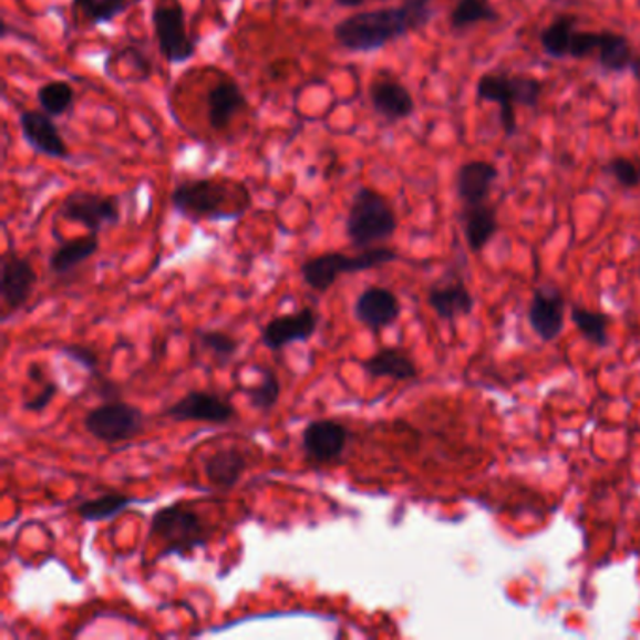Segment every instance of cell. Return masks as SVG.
<instances>
[{
	"mask_svg": "<svg viewBox=\"0 0 640 640\" xmlns=\"http://www.w3.org/2000/svg\"><path fill=\"white\" fill-rule=\"evenodd\" d=\"M339 7L344 8H358L363 4L364 0H334Z\"/></svg>",
	"mask_w": 640,
	"mask_h": 640,
	"instance_id": "cell-39",
	"label": "cell"
},
{
	"mask_svg": "<svg viewBox=\"0 0 640 640\" xmlns=\"http://www.w3.org/2000/svg\"><path fill=\"white\" fill-rule=\"evenodd\" d=\"M132 504H134V498L128 494L107 493L102 494L99 498L81 502L75 507V513L89 523H102V520H110V518H115L121 513L126 512Z\"/></svg>",
	"mask_w": 640,
	"mask_h": 640,
	"instance_id": "cell-27",
	"label": "cell"
},
{
	"mask_svg": "<svg viewBox=\"0 0 640 640\" xmlns=\"http://www.w3.org/2000/svg\"><path fill=\"white\" fill-rule=\"evenodd\" d=\"M128 0H74V10L91 25H105L128 8Z\"/></svg>",
	"mask_w": 640,
	"mask_h": 640,
	"instance_id": "cell-32",
	"label": "cell"
},
{
	"mask_svg": "<svg viewBox=\"0 0 640 640\" xmlns=\"http://www.w3.org/2000/svg\"><path fill=\"white\" fill-rule=\"evenodd\" d=\"M543 83L531 75H512L507 72H488L477 81V96L479 100L491 102L499 107V123L507 137H513L518 132L517 110L515 105L523 107H537L541 100Z\"/></svg>",
	"mask_w": 640,
	"mask_h": 640,
	"instance_id": "cell-4",
	"label": "cell"
},
{
	"mask_svg": "<svg viewBox=\"0 0 640 640\" xmlns=\"http://www.w3.org/2000/svg\"><path fill=\"white\" fill-rule=\"evenodd\" d=\"M350 442V431L334 419H316L302 431L304 458L316 464H331L342 458Z\"/></svg>",
	"mask_w": 640,
	"mask_h": 640,
	"instance_id": "cell-11",
	"label": "cell"
},
{
	"mask_svg": "<svg viewBox=\"0 0 640 640\" xmlns=\"http://www.w3.org/2000/svg\"><path fill=\"white\" fill-rule=\"evenodd\" d=\"M599 32H601L598 48L599 64L612 74H620L623 70L631 69V62L637 53L631 48L628 38L612 31Z\"/></svg>",
	"mask_w": 640,
	"mask_h": 640,
	"instance_id": "cell-26",
	"label": "cell"
},
{
	"mask_svg": "<svg viewBox=\"0 0 640 640\" xmlns=\"http://www.w3.org/2000/svg\"><path fill=\"white\" fill-rule=\"evenodd\" d=\"M370 104L380 117L385 118L389 123L404 121L412 117L415 112V100L407 86L402 85L401 81L394 80L391 75H376L369 86Z\"/></svg>",
	"mask_w": 640,
	"mask_h": 640,
	"instance_id": "cell-15",
	"label": "cell"
},
{
	"mask_svg": "<svg viewBox=\"0 0 640 640\" xmlns=\"http://www.w3.org/2000/svg\"><path fill=\"white\" fill-rule=\"evenodd\" d=\"M83 425L94 440L113 445L140 436L145 431L147 417L140 407L128 402L113 401L86 413Z\"/></svg>",
	"mask_w": 640,
	"mask_h": 640,
	"instance_id": "cell-7",
	"label": "cell"
},
{
	"mask_svg": "<svg viewBox=\"0 0 640 640\" xmlns=\"http://www.w3.org/2000/svg\"><path fill=\"white\" fill-rule=\"evenodd\" d=\"M99 234H91V231L78 239L61 242L51 254L50 269L59 277L69 275L74 271L75 267L85 264L86 259L93 258L94 254L99 252Z\"/></svg>",
	"mask_w": 640,
	"mask_h": 640,
	"instance_id": "cell-24",
	"label": "cell"
},
{
	"mask_svg": "<svg viewBox=\"0 0 640 640\" xmlns=\"http://www.w3.org/2000/svg\"><path fill=\"white\" fill-rule=\"evenodd\" d=\"M56 393H59V388H56L55 382L43 383L40 393L34 394L31 399H27L23 407H25L27 412L42 413L45 407L50 406L51 401L55 399Z\"/></svg>",
	"mask_w": 640,
	"mask_h": 640,
	"instance_id": "cell-37",
	"label": "cell"
},
{
	"mask_svg": "<svg viewBox=\"0 0 640 640\" xmlns=\"http://www.w3.org/2000/svg\"><path fill=\"white\" fill-rule=\"evenodd\" d=\"M205 102L207 121L216 132L228 128L240 112L248 110L247 94L242 93L239 83L234 80H220L215 86H210Z\"/></svg>",
	"mask_w": 640,
	"mask_h": 640,
	"instance_id": "cell-18",
	"label": "cell"
},
{
	"mask_svg": "<svg viewBox=\"0 0 640 640\" xmlns=\"http://www.w3.org/2000/svg\"><path fill=\"white\" fill-rule=\"evenodd\" d=\"M148 534L166 545L162 556L172 553L186 555L205 547L210 539V528L202 515L183 504L167 505L154 513Z\"/></svg>",
	"mask_w": 640,
	"mask_h": 640,
	"instance_id": "cell-6",
	"label": "cell"
},
{
	"mask_svg": "<svg viewBox=\"0 0 640 640\" xmlns=\"http://www.w3.org/2000/svg\"><path fill=\"white\" fill-rule=\"evenodd\" d=\"M2 272H0V296L7 312L13 314L25 307L38 283V275L29 259L8 250L2 256Z\"/></svg>",
	"mask_w": 640,
	"mask_h": 640,
	"instance_id": "cell-12",
	"label": "cell"
},
{
	"mask_svg": "<svg viewBox=\"0 0 640 640\" xmlns=\"http://www.w3.org/2000/svg\"><path fill=\"white\" fill-rule=\"evenodd\" d=\"M38 105L51 117H61L74 105V89L66 81H50L37 93Z\"/></svg>",
	"mask_w": 640,
	"mask_h": 640,
	"instance_id": "cell-30",
	"label": "cell"
},
{
	"mask_svg": "<svg viewBox=\"0 0 640 640\" xmlns=\"http://www.w3.org/2000/svg\"><path fill=\"white\" fill-rule=\"evenodd\" d=\"M498 19L499 13L488 0H456L455 8L451 10L450 23L453 31L462 32L469 27L491 23Z\"/></svg>",
	"mask_w": 640,
	"mask_h": 640,
	"instance_id": "cell-28",
	"label": "cell"
},
{
	"mask_svg": "<svg viewBox=\"0 0 640 640\" xmlns=\"http://www.w3.org/2000/svg\"><path fill=\"white\" fill-rule=\"evenodd\" d=\"M564 310L566 301L560 290L553 286H545L534 291L529 302L528 320L531 329L545 342L558 339L564 331Z\"/></svg>",
	"mask_w": 640,
	"mask_h": 640,
	"instance_id": "cell-16",
	"label": "cell"
},
{
	"mask_svg": "<svg viewBox=\"0 0 640 640\" xmlns=\"http://www.w3.org/2000/svg\"><path fill=\"white\" fill-rule=\"evenodd\" d=\"M153 27L162 56L169 64H183L196 55L197 43L188 34L185 8L179 2L154 8Z\"/></svg>",
	"mask_w": 640,
	"mask_h": 640,
	"instance_id": "cell-8",
	"label": "cell"
},
{
	"mask_svg": "<svg viewBox=\"0 0 640 640\" xmlns=\"http://www.w3.org/2000/svg\"><path fill=\"white\" fill-rule=\"evenodd\" d=\"M361 367L372 378H391L394 382H407L417 378V364L413 363L406 351L399 348H383L364 359Z\"/></svg>",
	"mask_w": 640,
	"mask_h": 640,
	"instance_id": "cell-23",
	"label": "cell"
},
{
	"mask_svg": "<svg viewBox=\"0 0 640 640\" xmlns=\"http://www.w3.org/2000/svg\"><path fill=\"white\" fill-rule=\"evenodd\" d=\"M498 177V167L493 162L472 161L462 164L456 173V194L462 205L485 204Z\"/></svg>",
	"mask_w": 640,
	"mask_h": 640,
	"instance_id": "cell-19",
	"label": "cell"
},
{
	"mask_svg": "<svg viewBox=\"0 0 640 640\" xmlns=\"http://www.w3.org/2000/svg\"><path fill=\"white\" fill-rule=\"evenodd\" d=\"M19 126L25 142L31 145L38 154H43L48 158L55 161H70L69 145L62 137L61 130L53 123V118L42 110H29L19 115Z\"/></svg>",
	"mask_w": 640,
	"mask_h": 640,
	"instance_id": "cell-13",
	"label": "cell"
},
{
	"mask_svg": "<svg viewBox=\"0 0 640 640\" xmlns=\"http://www.w3.org/2000/svg\"><path fill=\"white\" fill-rule=\"evenodd\" d=\"M172 204L180 216L192 223L235 220L250 207V192L242 183L223 179H192L179 183L172 194Z\"/></svg>",
	"mask_w": 640,
	"mask_h": 640,
	"instance_id": "cell-2",
	"label": "cell"
},
{
	"mask_svg": "<svg viewBox=\"0 0 640 640\" xmlns=\"http://www.w3.org/2000/svg\"><path fill=\"white\" fill-rule=\"evenodd\" d=\"M318 323L320 316L316 314L312 308H302L293 314L278 316L264 327L261 342L271 351H280L293 342H307L318 331Z\"/></svg>",
	"mask_w": 640,
	"mask_h": 640,
	"instance_id": "cell-14",
	"label": "cell"
},
{
	"mask_svg": "<svg viewBox=\"0 0 640 640\" xmlns=\"http://www.w3.org/2000/svg\"><path fill=\"white\" fill-rule=\"evenodd\" d=\"M62 358L70 359L74 363L80 364L83 369L89 370V372H99L100 359L99 353L89 348V345L83 344H66L61 348Z\"/></svg>",
	"mask_w": 640,
	"mask_h": 640,
	"instance_id": "cell-36",
	"label": "cell"
},
{
	"mask_svg": "<svg viewBox=\"0 0 640 640\" xmlns=\"http://www.w3.org/2000/svg\"><path fill=\"white\" fill-rule=\"evenodd\" d=\"M607 172L615 177L618 185L628 190L640 186V162L631 161L626 156H616L607 164Z\"/></svg>",
	"mask_w": 640,
	"mask_h": 640,
	"instance_id": "cell-34",
	"label": "cell"
},
{
	"mask_svg": "<svg viewBox=\"0 0 640 640\" xmlns=\"http://www.w3.org/2000/svg\"><path fill=\"white\" fill-rule=\"evenodd\" d=\"M247 468V456L242 455L237 447L215 451L204 462L205 477L213 487L220 488V491L237 487Z\"/></svg>",
	"mask_w": 640,
	"mask_h": 640,
	"instance_id": "cell-21",
	"label": "cell"
},
{
	"mask_svg": "<svg viewBox=\"0 0 640 640\" xmlns=\"http://www.w3.org/2000/svg\"><path fill=\"white\" fill-rule=\"evenodd\" d=\"M432 0H404L401 7L353 13L334 27V40L350 53H372L431 23Z\"/></svg>",
	"mask_w": 640,
	"mask_h": 640,
	"instance_id": "cell-1",
	"label": "cell"
},
{
	"mask_svg": "<svg viewBox=\"0 0 640 640\" xmlns=\"http://www.w3.org/2000/svg\"><path fill=\"white\" fill-rule=\"evenodd\" d=\"M631 74H633L634 80L639 81L640 85V55H634L633 62H631Z\"/></svg>",
	"mask_w": 640,
	"mask_h": 640,
	"instance_id": "cell-38",
	"label": "cell"
},
{
	"mask_svg": "<svg viewBox=\"0 0 640 640\" xmlns=\"http://www.w3.org/2000/svg\"><path fill=\"white\" fill-rule=\"evenodd\" d=\"M429 304L440 320L453 321L461 316L472 314L474 297L461 278L453 282L437 283L429 291Z\"/></svg>",
	"mask_w": 640,
	"mask_h": 640,
	"instance_id": "cell-22",
	"label": "cell"
},
{
	"mask_svg": "<svg viewBox=\"0 0 640 640\" xmlns=\"http://www.w3.org/2000/svg\"><path fill=\"white\" fill-rule=\"evenodd\" d=\"M579 25V18L572 13H560L556 16L555 21L550 25L545 27L539 37L541 48L550 59H567L569 56V48H571L572 34L577 31Z\"/></svg>",
	"mask_w": 640,
	"mask_h": 640,
	"instance_id": "cell-25",
	"label": "cell"
},
{
	"mask_svg": "<svg viewBox=\"0 0 640 640\" xmlns=\"http://www.w3.org/2000/svg\"><path fill=\"white\" fill-rule=\"evenodd\" d=\"M359 323L369 327L372 331H380L385 327L393 326L401 316V301L388 288H369L355 299L353 307Z\"/></svg>",
	"mask_w": 640,
	"mask_h": 640,
	"instance_id": "cell-17",
	"label": "cell"
},
{
	"mask_svg": "<svg viewBox=\"0 0 640 640\" xmlns=\"http://www.w3.org/2000/svg\"><path fill=\"white\" fill-rule=\"evenodd\" d=\"M164 417L173 421H197L226 425L237 419V407L223 394L213 391H190L183 399L166 407Z\"/></svg>",
	"mask_w": 640,
	"mask_h": 640,
	"instance_id": "cell-10",
	"label": "cell"
},
{
	"mask_svg": "<svg viewBox=\"0 0 640 640\" xmlns=\"http://www.w3.org/2000/svg\"><path fill=\"white\" fill-rule=\"evenodd\" d=\"M571 320L577 329H579L586 340H590L591 344L605 348L609 345V329L610 318L603 312H591L588 308L572 307Z\"/></svg>",
	"mask_w": 640,
	"mask_h": 640,
	"instance_id": "cell-31",
	"label": "cell"
},
{
	"mask_svg": "<svg viewBox=\"0 0 640 640\" xmlns=\"http://www.w3.org/2000/svg\"><path fill=\"white\" fill-rule=\"evenodd\" d=\"M396 228L399 220L388 197L369 186L355 192L345 218V235L351 247L358 250L376 247L378 242L391 239Z\"/></svg>",
	"mask_w": 640,
	"mask_h": 640,
	"instance_id": "cell-3",
	"label": "cell"
},
{
	"mask_svg": "<svg viewBox=\"0 0 640 640\" xmlns=\"http://www.w3.org/2000/svg\"><path fill=\"white\" fill-rule=\"evenodd\" d=\"M399 259V254L393 248L372 247L355 256L342 252H327L307 259L301 265V277L310 290L316 293H326L331 290L342 275L370 271L383 265L393 264Z\"/></svg>",
	"mask_w": 640,
	"mask_h": 640,
	"instance_id": "cell-5",
	"label": "cell"
},
{
	"mask_svg": "<svg viewBox=\"0 0 640 640\" xmlns=\"http://www.w3.org/2000/svg\"><path fill=\"white\" fill-rule=\"evenodd\" d=\"M196 339L205 350L209 351L210 358L216 359L218 364H226L234 359L239 351V340L224 331H210V329H197Z\"/></svg>",
	"mask_w": 640,
	"mask_h": 640,
	"instance_id": "cell-33",
	"label": "cell"
},
{
	"mask_svg": "<svg viewBox=\"0 0 640 640\" xmlns=\"http://www.w3.org/2000/svg\"><path fill=\"white\" fill-rule=\"evenodd\" d=\"M56 216L69 223L85 226L91 234H100L107 226H117L121 223L118 199L113 196H100L94 192H72L62 199Z\"/></svg>",
	"mask_w": 640,
	"mask_h": 640,
	"instance_id": "cell-9",
	"label": "cell"
},
{
	"mask_svg": "<svg viewBox=\"0 0 640 640\" xmlns=\"http://www.w3.org/2000/svg\"><path fill=\"white\" fill-rule=\"evenodd\" d=\"M259 380L256 385L250 389H245L248 394V401L256 410L261 413L271 412L272 407L277 406L282 394V385H280V378L272 367H258Z\"/></svg>",
	"mask_w": 640,
	"mask_h": 640,
	"instance_id": "cell-29",
	"label": "cell"
},
{
	"mask_svg": "<svg viewBox=\"0 0 640 640\" xmlns=\"http://www.w3.org/2000/svg\"><path fill=\"white\" fill-rule=\"evenodd\" d=\"M599 40H601V32L575 31L571 48H569V59L585 61L593 53H598Z\"/></svg>",
	"mask_w": 640,
	"mask_h": 640,
	"instance_id": "cell-35",
	"label": "cell"
},
{
	"mask_svg": "<svg viewBox=\"0 0 640 640\" xmlns=\"http://www.w3.org/2000/svg\"><path fill=\"white\" fill-rule=\"evenodd\" d=\"M461 224L466 242L472 252L477 254L487 247L494 235L498 234L496 209L485 204L462 205Z\"/></svg>",
	"mask_w": 640,
	"mask_h": 640,
	"instance_id": "cell-20",
	"label": "cell"
}]
</instances>
